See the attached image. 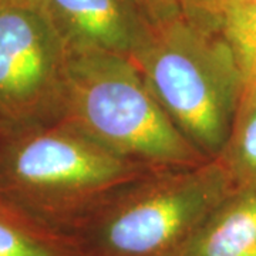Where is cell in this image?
<instances>
[{
	"instance_id": "obj_1",
	"label": "cell",
	"mask_w": 256,
	"mask_h": 256,
	"mask_svg": "<svg viewBox=\"0 0 256 256\" xmlns=\"http://www.w3.org/2000/svg\"><path fill=\"white\" fill-rule=\"evenodd\" d=\"M151 168L111 151L66 118L6 127L0 198L72 235L114 192Z\"/></svg>"
},
{
	"instance_id": "obj_2",
	"label": "cell",
	"mask_w": 256,
	"mask_h": 256,
	"mask_svg": "<svg viewBox=\"0 0 256 256\" xmlns=\"http://www.w3.org/2000/svg\"><path fill=\"white\" fill-rule=\"evenodd\" d=\"M131 58L184 137L206 158L220 156L246 90L220 33L182 13L152 24Z\"/></svg>"
},
{
	"instance_id": "obj_3",
	"label": "cell",
	"mask_w": 256,
	"mask_h": 256,
	"mask_svg": "<svg viewBox=\"0 0 256 256\" xmlns=\"http://www.w3.org/2000/svg\"><path fill=\"white\" fill-rule=\"evenodd\" d=\"M234 191L218 158L151 168L114 192L72 236L82 256H175Z\"/></svg>"
},
{
	"instance_id": "obj_4",
	"label": "cell",
	"mask_w": 256,
	"mask_h": 256,
	"mask_svg": "<svg viewBox=\"0 0 256 256\" xmlns=\"http://www.w3.org/2000/svg\"><path fill=\"white\" fill-rule=\"evenodd\" d=\"M64 118L108 150L146 166H185L206 158L175 127L131 57L68 52Z\"/></svg>"
},
{
	"instance_id": "obj_5",
	"label": "cell",
	"mask_w": 256,
	"mask_h": 256,
	"mask_svg": "<svg viewBox=\"0 0 256 256\" xmlns=\"http://www.w3.org/2000/svg\"><path fill=\"white\" fill-rule=\"evenodd\" d=\"M68 47L42 0L0 6V124L64 118Z\"/></svg>"
},
{
	"instance_id": "obj_6",
	"label": "cell",
	"mask_w": 256,
	"mask_h": 256,
	"mask_svg": "<svg viewBox=\"0 0 256 256\" xmlns=\"http://www.w3.org/2000/svg\"><path fill=\"white\" fill-rule=\"evenodd\" d=\"M68 52L131 56L150 36L152 23L138 0H42Z\"/></svg>"
},
{
	"instance_id": "obj_7",
	"label": "cell",
	"mask_w": 256,
	"mask_h": 256,
	"mask_svg": "<svg viewBox=\"0 0 256 256\" xmlns=\"http://www.w3.org/2000/svg\"><path fill=\"white\" fill-rule=\"evenodd\" d=\"M175 256H256V194L235 190Z\"/></svg>"
},
{
	"instance_id": "obj_8",
	"label": "cell",
	"mask_w": 256,
	"mask_h": 256,
	"mask_svg": "<svg viewBox=\"0 0 256 256\" xmlns=\"http://www.w3.org/2000/svg\"><path fill=\"white\" fill-rule=\"evenodd\" d=\"M0 256H82L72 235L0 198Z\"/></svg>"
},
{
	"instance_id": "obj_9",
	"label": "cell",
	"mask_w": 256,
	"mask_h": 256,
	"mask_svg": "<svg viewBox=\"0 0 256 256\" xmlns=\"http://www.w3.org/2000/svg\"><path fill=\"white\" fill-rule=\"evenodd\" d=\"M235 190L256 194V87L246 84L228 141L216 156Z\"/></svg>"
},
{
	"instance_id": "obj_10",
	"label": "cell",
	"mask_w": 256,
	"mask_h": 256,
	"mask_svg": "<svg viewBox=\"0 0 256 256\" xmlns=\"http://www.w3.org/2000/svg\"><path fill=\"white\" fill-rule=\"evenodd\" d=\"M212 24L234 53L246 84L256 77V2L220 0Z\"/></svg>"
},
{
	"instance_id": "obj_11",
	"label": "cell",
	"mask_w": 256,
	"mask_h": 256,
	"mask_svg": "<svg viewBox=\"0 0 256 256\" xmlns=\"http://www.w3.org/2000/svg\"><path fill=\"white\" fill-rule=\"evenodd\" d=\"M152 24H160L182 14L180 0H138Z\"/></svg>"
},
{
	"instance_id": "obj_12",
	"label": "cell",
	"mask_w": 256,
	"mask_h": 256,
	"mask_svg": "<svg viewBox=\"0 0 256 256\" xmlns=\"http://www.w3.org/2000/svg\"><path fill=\"white\" fill-rule=\"evenodd\" d=\"M220 2V0H180L185 16L201 22L204 24H208L210 28H214L212 16Z\"/></svg>"
},
{
	"instance_id": "obj_13",
	"label": "cell",
	"mask_w": 256,
	"mask_h": 256,
	"mask_svg": "<svg viewBox=\"0 0 256 256\" xmlns=\"http://www.w3.org/2000/svg\"><path fill=\"white\" fill-rule=\"evenodd\" d=\"M4 131H6V127L0 124V146H2V141H3V137H4Z\"/></svg>"
},
{
	"instance_id": "obj_14",
	"label": "cell",
	"mask_w": 256,
	"mask_h": 256,
	"mask_svg": "<svg viewBox=\"0 0 256 256\" xmlns=\"http://www.w3.org/2000/svg\"><path fill=\"white\" fill-rule=\"evenodd\" d=\"M248 84H250V86H255V87H256V77H255V78H254V80H252V82H248Z\"/></svg>"
},
{
	"instance_id": "obj_15",
	"label": "cell",
	"mask_w": 256,
	"mask_h": 256,
	"mask_svg": "<svg viewBox=\"0 0 256 256\" xmlns=\"http://www.w3.org/2000/svg\"><path fill=\"white\" fill-rule=\"evenodd\" d=\"M9 2H12V0H0V6L4 4V3H9Z\"/></svg>"
},
{
	"instance_id": "obj_16",
	"label": "cell",
	"mask_w": 256,
	"mask_h": 256,
	"mask_svg": "<svg viewBox=\"0 0 256 256\" xmlns=\"http://www.w3.org/2000/svg\"><path fill=\"white\" fill-rule=\"evenodd\" d=\"M255 2H256V0H255Z\"/></svg>"
}]
</instances>
